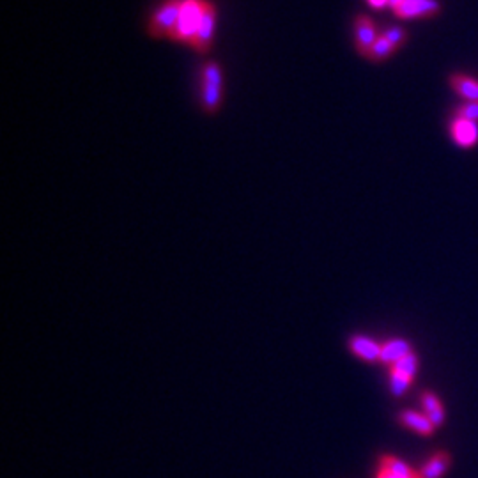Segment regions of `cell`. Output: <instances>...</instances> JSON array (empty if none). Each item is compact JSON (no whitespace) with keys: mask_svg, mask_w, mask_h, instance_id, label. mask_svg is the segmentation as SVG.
<instances>
[{"mask_svg":"<svg viewBox=\"0 0 478 478\" xmlns=\"http://www.w3.org/2000/svg\"><path fill=\"white\" fill-rule=\"evenodd\" d=\"M224 105V70L218 60H207L200 70V107L214 116Z\"/></svg>","mask_w":478,"mask_h":478,"instance_id":"obj_1","label":"cell"},{"mask_svg":"<svg viewBox=\"0 0 478 478\" xmlns=\"http://www.w3.org/2000/svg\"><path fill=\"white\" fill-rule=\"evenodd\" d=\"M181 7L183 0H163L158 4L147 20V34L153 39H170L172 32L178 25Z\"/></svg>","mask_w":478,"mask_h":478,"instance_id":"obj_2","label":"cell"},{"mask_svg":"<svg viewBox=\"0 0 478 478\" xmlns=\"http://www.w3.org/2000/svg\"><path fill=\"white\" fill-rule=\"evenodd\" d=\"M204 0H183L181 14H179L178 25L170 36V41L188 45L193 41L197 27H199L200 14H202Z\"/></svg>","mask_w":478,"mask_h":478,"instance_id":"obj_3","label":"cell"},{"mask_svg":"<svg viewBox=\"0 0 478 478\" xmlns=\"http://www.w3.org/2000/svg\"><path fill=\"white\" fill-rule=\"evenodd\" d=\"M217 6L211 0H204L199 27H197L195 36H193V41L190 43V48L199 53H207L213 48L214 34H217Z\"/></svg>","mask_w":478,"mask_h":478,"instance_id":"obj_4","label":"cell"},{"mask_svg":"<svg viewBox=\"0 0 478 478\" xmlns=\"http://www.w3.org/2000/svg\"><path fill=\"white\" fill-rule=\"evenodd\" d=\"M443 6L440 0H401L391 7V13L398 20H433L440 16Z\"/></svg>","mask_w":478,"mask_h":478,"instance_id":"obj_5","label":"cell"},{"mask_svg":"<svg viewBox=\"0 0 478 478\" xmlns=\"http://www.w3.org/2000/svg\"><path fill=\"white\" fill-rule=\"evenodd\" d=\"M354 28V48L362 57L366 55L376 39L379 38L381 32L377 31V25L369 14H358L353 21Z\"/></svg>","mask_w":478,"mask_h":478,"instance_id":"obj_6","label":"cell"},{"mask_svg":"<svg viewBox=\"0 0 478 478\" xmlns=\"http://www.w3.org/2000/svg\"><path fill=\"white\" fill-rule=\"evenodd\" d=\"M448 131H450L452 140L462 149H472L478 143V122L475 121L455 116L450 121Z\"/></svg>","mask_w":478,"mask_h":478,"instance_id":"obj_7","label":"cell"},{"mask_svg":"<svg viewBox=\"0 0 478 478\" xmlns=\"http://www.w3.org/2000/svg\"><path fill=\"white\" fill-rule=\"evenodd\" d=\"M349 349L354 357L366 363H376L381 362V349H383V344L376 342L374 339L366 335H353L349 339Z\"/></svg>","mask_w":478,"mask_h":478,"instance_id":"obj_8","label":"cell"},{"mask_svg":"<svg viewBox=\"0 0 478 478\" xmlns=\"http://www.w3.org/2000/svg\"><path fill=\"white\" fill-rule=\"evenodd\" d=\"M448 85L452 91L461 96L462 102H478V78L473 75L455 71L448 77Z\"/></svg>","mask_w":478,"mask_h":478,"instance_id":"obj_9","label":"cell"},{"mask_svg":"<svg viewBox=\"0 0 478 478\" xmlns=\"http://www.w3.org/2000/svg\"><path fill=\"white\" fill-rule=\"evenodd\" d=\"M397 418L406 429L413 430V433L420 434V436H433L434 430H436L434 423L423 413L413 411V409H402Z\"/></svg>","mask_w":478,"mask_h":478,"instance_id":"obj_10","label":"cell"},{"mask_svg":"<svg viewBox=\"0 0 478 478\" xmlns=\"http://www.w3.org/2000/svg\"><path fill=\"white\" fill-rule=\"evenodd\" d=\"M409 353H413L411 342H408L406 339H390L383 344V349H381V363H386L388 366H391L393 363H397L398 359L408 357Z\"/></svg>","mask_w":478,"mask_h":478,"instance_id":"obj_11","label":"cell"},{"mask_svg":"<svg viewBox=\"0 0 478 478\" xmlns=\"http://www.w3.org/2000/svg\"><path fill=\"white\" fill-rule=\"evenodd\" d=\"M452 465V457L448 452H438L423 465L418 472V478H443Z\"/></svg>","mask_w":478,"mask_h":478,"instance_id":"obj_12","label":"cell"},{"mask_svg":"<svg viewBox=\"0 0 478 478\" xmlns=\"http://www.w3.org/2000/svg\"><path fill=\"white\" fill-rule=\"evenodd\" d=\"M420 402H422L423 408V415L434 423V427H441L445 423V409L441 401L438 398L436 393L433 391L425 390L422 395H420Z\"/></svg>","mask_w":478,"mask_h":478,"instance_id":"obj_13","label":"cell"},{"mask_svg":"<svg viewBox=\"0 0 478 478\" xmlns=\"http://www.w3.org/2000/svg\"><path fill=\"white\" fill-rule=\"evenodd\" d=\"M397 52H398V50L395 48V46L391 45V43L388 41V39L384 38L383 34H379V38L376 39V43L372 45V48L366 52L365 59L372 64H381V63H384V60L391 59V57H393Z\"/></svg>","mask_w":478,"mask_h":478,"instance_id":"obj_14","label":"cell"},{"mask_svg":"<svg viewBox=\"0 0 478 478\" xmlns=\"http://www.w3.org/2000/svg\"><path fill=\"white\" fill-rule=\"evenodd\" d=\"M379 468L386 469V472H390V473H395V475L406 477V478H418V473H416L415 469L408 465V462H404L402 459L395 457V455H383V457L379 459Z\"/></svg>","mask_w":478,"mask_h":478,"instance_id":"obj_15","label":"cell"},{"mask_svg":"<svg viewBox=\"0 0 478 478\" xmlns=\"http://www.w3.org/2000/svg\"><path fill=\"white\" fill-rule=\"evenodd\" d=\"M413 381H415V377H409L406 376V374H401V372H393V370H390V391L393 397H402V395H406V391L409 390V386L413 384Z\"/></svg>","mask_w":478,"mask_h":478,"instance_id":"obj_16","label":"cell"},{"mask_svg":"<svg viewBox=\"0 0 478 478\" xmlns=\"http://www.w3.org/2000/svg\"><path fill=\"white\" fill-rule=\"evenodd\" d=\"M418 366H420L418 357H416L415 353H409L408 357H404L402 359H398L397 363H393V365L390 366V370L406 374V376L409 377H415L416 374H418Z\"/></svg>","mask_w":478,"mask_h":478,"instance_id":"obj_17","label":"cell"},{"mask_svg":"<svg viewBox=\"0 0 478 478\" xmlns=\"http://www.w3.org/2000/svg\"><path fill=\"white\" fill-rule=\"evenodd\" d=\"M381 34H383L384 38H386L388 41H390L397 50L404 48L406 43H408V39H409L408 31H406L404 27H401V25H390V27L384 28Z\"/></svg>","mask_w":478,"mask_h":478,"instance_id":"obj_18","label":"cell"},{"mask_svg":"<svg viewBox=\"0 0 478 478\" xmlns=\"http://www.w3.org/2000/svg\"><path fill=\"white\" fill-rule=\"evenodd\" d=\"M455 116L478 122V102H462L455 109Z\"/></svg>","mask_w":478,"mask_h":478,"instance_id":"obj_19","label":"cell"},{"mask_svg":"<svg viewBox=\"0 0 478 478\" xmlns=\"http://www.w3.org/2000/svg\"><path fill=\"white\" fill-rule=\"evenodd\" d=\"M366 4L374 9H384V7H390L391 0H366Z\"/></svg>","mask_w":478,"mask_h":478,"instance_id":"obj_20","label":"cell"},{"mask_svg":"<svg viewBox=\"0 0 478 478\" xmlns=\"http://www.w3.org/2000/svg\"><path fill=\"white\" fill-rule=\"evenodd\" d=\"M376 478H406V477H401V475H395V473H390L386 472V469L379 468L376 473Z\"/></svg>","mask_w":478,"mask_h":478,"instance_id":"obj_21","label":"cell"},{"mask_svg":"<svg viewBox=\"0 0 478 478\" xmlns=\"http://www.w3.org/2000/svg\"><path fill=\"white\" fill-rule=\"evenodd\" d=\"M398 2H401V0H391V4H390V9H391V7H393V6H397Z\"/></svg>","mask_w":478,"mask_h":478,"instance_id":"obj_22","label":"cell"}]
</instances>
